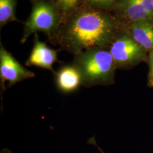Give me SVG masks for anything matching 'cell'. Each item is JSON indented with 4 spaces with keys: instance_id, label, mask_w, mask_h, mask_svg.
<instances>
[{
    "instance_id": "6da1fadb",
    "label": "cell",
    "mask_w": 153,
    "mask_h": 153,
    "mask_svg": "<svg viewBox=\"0 0 153 153\" xmlns=\"http://www.w3.org/2000/svg\"><path fill=\"white\" fill-rule=\"evenodd\" d=\"M115 27L114 21L102 12L85 8L73 14L53 40L62 49L77 55L111 43Z\"/></svg>"
},
{
    "instance_id": "7a4b0ae2",
    "label": "cell",
    "mask_w": 153,
    "mask_h": 153,
    "mask_svg": "<svg viewBox=\"0 0 153 153\" xmlns=\"http://www.w3.org/2000/svg\"><path fill=\"white\" fill-rule=\"evenodd\" d=\"M72 64L79 71L85 88L115 83L117 68L109 50L100 47L86 49L74 55Z\"/></svg>"
},
{
    "instance_id": "3957f363",
    "label": "cell",
    "mask_w": 153,
    "mask_h": 153,
    "mask_svg": "<svg viewBox=\"0 0 153 153\" xmlns=\"http://www.w3.org/2000/svg\"><path fill=\"white\" fill-rule=\"evenodd\" d=\"M60 11L56 4L48 0H35L27 21L25 24L21 42L25 43L33 33L43 32L53 38L58 31L60 23Z\"/></svg>"
},
{
    "instance_id": "277c9868",
    "label": "cell",
    "mask_w": 153,
    "mask_h": 153,
    "mask_svg": "<svg viewBox=\"0 0 153 153\" xmlns=\"http://www.w3.org/2000/svg\"><path fill=\"white\" fill-rule=\"evenodd\" d=\"M117 68L128 69L145 59L146 50L132 37L124 35L111 43L109 49Z\"/></svg>"
},
{
    "instance_id": "5b68a950",
    "label": "cell",
    "mask_w": 153,
    "mask_h": 153,
    "mask_svg": "<svg viewBox=\"0 0 153 153\" xmlns=\"http://www.w3.org/2000/svg\"><path fill=\"white\" fill-rule=\"evenodd\" d=\"M35 74L22 66L1 43L0 87L1 95L6 87L11 88L22 81L33 78Z\"/></svg>"
},
{
    "instance_id": "8992f818",
    "label": "cell",
    "mask_w": 153,
    "mask_h": 153,
    "mask_svg": "<svg viewBox=\"0 0 153 153\" xmlns=\"http://www.w3.org/2000/svg\"><path fill=\"white\" fill-rule=\"evenodd\" d=\"M56 61H57V51L50 48L45 43L40 41L38 35L35 34L33 49L26 62V65L40 67L53 74L55 71L53 65Z\"/></svg>"
},
{
    "instance_id": "52a82bcc",
    "label": "cell",
    "mask_w": 153,
    "mask_h": 153,
    "mask_svg": "<svg viewBox=\"0 0 153 153\" xmlns=\"http://www.w3.org/2000/svg\"><path fill=\"white\" fill-rule=\"evenodd\" d=\"M53 75L56 87L61 93L65 94L74 93L82 86L81 75L73 64L62 66Z\"/></svg>"
},
{
    "instance_id": "ba28073f",
    "label": "cell",
    "mask_w": 153,
    "mask_h": 153,
    "mask_svg": "<svg viewBox=\"0 0 153 153\" xmlns=\"http://www.w3.org/2000/svg\"><path fill=\"white\" fill-rule=\"evenodd\" d=\"M133 39L149 52L153 51V26L148 21L134 22L131 26Z\"/></svg>"
},
{
    "instance_id": "9c48e42d",
    "label": "cell",
    "mask_w": 153,
    "mask_h": 153,
    "mask_svg": "<svg viewBox=\"0 0 153 153\" xmlns=\"http://www.w3.org/2000/svg\"><path fill=\"white\" fill-rule=\"evenodd\" d=\"M120 5L128 18L133 22L148 21L150 19L139 0H124Z\"/></svg>"
},
{
    "instance_id": "30bf717a",
    "label": "cell",
    "mask_w": 153,
    "mask_h": 153,
    "mask_svg": "<svg viewBox=\"0 0 153 153\" xmlns=\"http://www.w3.org/2000/svg\"><path fill=\"white\" fill-rule=\"evenodd\" d=\"M17 0H0V25L3 27L9 22L15 21Z\"/></svg>"
},
{
    "instance_id": "8fae6325",
    "label": "cell",
    "mask_w": 153,
    "mask_h": 153,
    "mask_svg": "<svg viewBox=\"0 0 153 153\" xmlns=\"http://www.w3.org/2000/svg\"><path fill=\"white\" fill-rule=\"evenodd\" d=\"M81 0H57L56 6L60 13H71L74 11Z\"/></svg>"
},
{
    "instance_id": "7c38bea8",
    "label": "cell",
    "mask_w": 153,
    "mask_h": 153,
    "mask_svg": "<svg viewBox=\"0 0 153 153\" xmlns=\"http://www.w3.org/2000/svg\"><path fill=\"white\" fill-rule=\"evenodd\" d=\"M149 71L148 74V85L150 88H153V51L150 52L149 56Z\"/></svg>"
},
{
    "instance_id": "4fadbf2b",
    "label": "cell",
    "mask_w": 153,
    "mask_h": 153,
    "mask_svg": "<svg viewBox=\"0 0 153 153\" xmlns=\"http://www.w3.org/2000/svg\"><path fill=\"white\" fill-rule=\"evenodd\" d=\"M148 14L149 18H153V5L152 0H139Z\"/></svg>"
},
{
    "instance_id": "5bb4252c",
    "label": "cell",
    "mask_w": 153,
    "mask_h": 153,
    "mask_svg": "<svg viewBox=\"0 0 153 153\" xmlns=\"http://www.w3.org/2000/svg\"><path fill=\"white\" fill-rule=\"evenodd\" d=\"M89 4L93 5L101 6H107L105 0H86Z\"/></svg>"
},
{
    "instance_id": "9a60e30c",
    "label": "cell",
    "mask_w": 153,
    "mask_h": 153,
    "mask_svg": "<svg viewBox=\"0 0 153 153\" xmlns=\"http://www.w3.org/2000/svg\"><path fill=\"white\" fill-rule=\"evenodd\" d=\"M88 143H90V144H91V145H95L97 149H98L100 151V152L101 153H105L104 152L100 149V148L99 147V146H98V145L97 144V142H96V140H95V137H93L92 138H91L89 140H88Z\"/></svg>"
},
{
    "instance_id": "2e32d148",
    "label": "cell",
    "mask_w": 153,
    "mask_h": 153,
    "mask_svg": "<svg viewBox=\"0 0 153 153\" xmlns=\"http://www.w3.org/2000/svg\"><path fill=\"white\" fill-rule=\"evenodd\" d=\"M0 153H12V152L8 149H4L1 151Z\"/></svg>"
},
{
    "instance_id": "e0dca14e",
    "label": "cell",
    "mask_w": 153,
    "mask_h": 153,
    "mask_svg": "<svg viewBox=\"0 0 153 153\" xmlns=\"http://www.w3.org/2000/svg\"><path fill=\"white\" fill-rule=\"evenodd\" d=\"M115 1V0H105L107 6H108L111 5V4H112Z\"/></svg>"
},
{
    "instance_id": "ac0fdd59",
    "label": "cell",
    "mask_w": 153,
    "mask_h": 153,
    "mask_svg": "<svg viewBox=\"0 0 153 153\" xmlns=\"http://www.w3.org/2000/svg\"><path fill=\"white\" fill-rule=\"evenodd\" d=\"M152 2H153V0H152Z\"/></svg>"
}]
</instances>
